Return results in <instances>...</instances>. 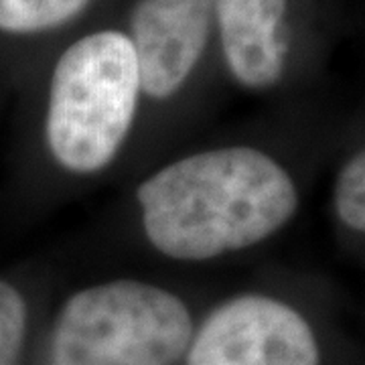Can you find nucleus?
<instances>
[{
  "label": "nucleus",
  "mask_w": 365,
  "mask_h": 365,
  "mask_svg": "<svg viewBox=\"0 0 365 365\" xmlns=\"http://www.w3.org/2000/svg\"><path fill=\"white\" fill-rule=\"evenodd\" d=\"M91 0H0V29L9 33H35L79 14Z\"/></svg>",
  "instance_id": "7"
},
{
  "label": "nucleus",
  "mask_w": 365,
  "mask_h": 365,
  "mask_svg": "<svg viewBox=\"0 0 365 365\" xmlns=\"http://www.w3.org/2000/svg\"><path fill=\"white\" fill-rule=\"evenodd\" d=\"M309 323L280 300L246 294L222 304L199 329L187 365H319Z\"/></svg>",
  "instance_id": "4"
},
{
  "label": "nucleus",
  "mask_w": 365,
  "mask_h": 365,
  "mask_svg": "<svg viewBox=\"0 0 365 365\" xmlns=\"http://www.w3.org/2000/svg\"><path fill=\"white\" fill-rule=\"evenodd\" d=\"M150 244L175 260L250 248L297 211V189L276 160L248 146L177 160L138 187Z\"/></svg>",
  "instance_id": "1"
},
{
  "label": "nucleus",
  "mask_w": 365,
  "mask_h": 365,
  "mask_svg": "<svg viewBox=\"0 0 365 365\" xmlns=\"http://www.w3.org/2000/svg\"><path fill=\"white\" fill-rule=\"evenodd\" d=\"M191 337V314L175 294L116 280L67 300L49 357L51 365H175Z\"/></svg>",
  "instance_id": "3"
},
{
  "label": "nucleus",
  "mask_w": 365,
  "mask_h": 365,
  "mask_svg": "<svg viewBox=\"0 0 365 365\" xmlns=\"http://www.w3.org/2000/svg\"><path fill=\"white\" fill-rule=\"evenodd\" d=\"M335 207L351 230L365 227V155L359 153L341 170L335 187Z\"/></svg>",
  "instance_id": "9"
},
{
  "label": "nucleus",
  "mask_w": 365,
  "mask_h": 365,
  "mask_svg": "<svg viewBox=\"0 0 365 365\" xmlns=\"http://www.w3.org/2000/svg\"><path fill=\"white\" fill-rule=\"evenodd\" d=\"M25 331V300L11 284L0 280V365H19Z\"/></svg>",
  "instance_id": "8"
},
{
  "label": "nucleus",
  "mask_w": 365,
  "mask_h": 365,
  "mask_svg": "<svg viewBox=\"0 0 365 365\" xmlns=\"http://www.w3.org/2000/svg\"><path fill=\"white\" fill-rule=\"evenodd\" d=\"M215 13L234 78L252 90L274 86L288 51L287 0H215Z\"/></svg>",
  "instance_id": "6"
},
{
  "label": "nucleus",
  "mask_w": 365,
  "mask_h": 365,
  "mask_svg": "<svg viewBox=\"0 0 365 365\" xmlns=\"http://www.w3.org/2000/svg\"><path fill=\"white\" fill-rule=\"evenodd\" d=\"M138 91V63L124 33L102 31L73 43L57 61L49 91L47 143L55 160L73 173L104 169L130 130Z\"/></svg>",
  "instance_id": "2"
},
{
  "label": "nucleus",
  "mask_w": 365,
  "mask_h": 365,
  "mask_svg": "<svg viewBox=\"0 0 365 365\" xmlns=\"http://www.w3.org/2000/svg\"><path fill=\"white\" fill-rule=\"evenodd\" d=\"M215 0H138L128 37L138 63L140 90L169 98L205 51Z\"/></svg>",
  "instance_id": "5"
}]
</instances>
